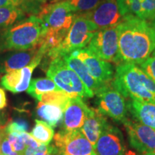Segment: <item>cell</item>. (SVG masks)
I'll return each mask as SVG.
<instances>
[{"label": "cell", "instance_id": "obj_1", "mask_svg": "<svg viewBox=\"0 0 155 155\" xmlns=\"http://www.w3.org/2000/svg\"><path fill=\"white\" fill-rule=\"evenodd\" d=\"M117 63L139 65L155 52V30L151 22L134 15H126L118 25Z\"/></svg>", "mask_w": 155, "mask_h": 155}, {"label": "cell", "instance_id": "obj_2", "mask_svg": "<svg viewBox=\"0 0 155 155\" xmlns=\"http://www.w3.org/2000/svg\"><path fill=\"white\" fill-rule=\"evenodd\" d=\"M48 28L37 15H30L0 30V53L41 46Z\"/></svg>", "mask_w": 155, "mask_h": 155}, {"label": "cell", "instance_id": "obj_3", "mask_svg": "<svg viewBox=\"0 0 155 155\" xmlns=\"http://www.w3.org/2000/svg\"><path fill=\"white\" fill-rule=\"evenodd\" d=\"M112 84L125 98L155 104V82L138 65L119 64Z\"/></svg>", "mask_w": 155, "mask_h": 155}, {"label": "cell", "instance_id": "obj_4", "mask_svg": "<svg viewBox=\"0 0 155 155\" xmlns=\"http://www.w3.org/2000/svg\"><path fill=\"white\" fill-rule=\"evenodd\" d=\"M97 30L98 28L91 21L75 14L74 21L63 41L58 48L48 51L43 59L47 58L50 63L56 58H63L75 50L86 48Z\"/></svg>", "mask_w": 155, "mask_h": 155}, {"label": "cell", "instance_id": "obj_5", "mask_svg": "<svg viewBox=\"0 0 155 155\" xmlns=\"http://www.w3.org/2000/svg\"><path fill=\"white\" fill-rule=\"evenodd\" d=\"M47 77L71 98H92L94 93L87 87L76 73L68 66L63 58H56L48 65Z\"/></svg>", "mask_w": 155, "mask_h": 155}, {"label": "cell", "instance_id": "obj_6", "mask_svg": "<svg viewBox=\"0 0 155 155\" xmlns=\"http://www.w3.org/2000/svg\"><path fill=\"white\" fill-rule=\"evenodd\" d=\"M95 94L97 97L98 109L103 114L121 123L127 119L128 106L125 97L116 90L112 82L101 87Z\"/></svg>", "mask_w": 155, "mask_h": 155}, {"label": "cell", "instance_id": "obj_7", "mask_svg": "<svg viewBox=\"0 0 155 155\" xmlns=\"http://www.w3.org/2000/svg\"><path fill=\"white\" fill-rule=\"evenodd\" d=\"M45 25L51 29L68 32L75 17L65 0H54L42 6L38 15Z\"/></svg>", "mask_w": 155, "mask_h": 155}, {"label": "cell", "instance_id": "obj_8", "mask_svg": "<svg viewBox=\"0 0 155 155\" xmlns=\"http://www.w3.org/2000/svg\"><path fill=\"white\" fill-rule=\"evenodd\" d=\"M86 48L103 61L117 63L119 52L118 26L97 30Z\"/></svg>", "mask_w": 155, "mask_h": 155}, {"label": "cell", "instance_id": "obj_9", "mask_svg": "<svg viewBox=\"0 0 155 155\" xmlns=\"http://www.w3.org/2000/svg\"><path fill=\"white\" fill-rule=\"evenodd\" d=\"M58 155H96L94 147L80 129L60 131L54 135Z\"/></svg>", "mask_w": 155, "mask_h": 155}, {"label": "cell", "instance_id": "obj_10", "mask_svg": "<svg viewBox=\"0 0 155 155\" xmlns=\"http://www.w3.org/2000/svg\"><path fill=\"white\" fill-rule=\"evenodd\" d=\"M79 15L91 21L98 30L118 26L124 18L117 0H104L93 10Z\"/></svg>", "mask_w": 155, "mask_h": 155}, {"label": "cell", "instance_id": "obj_11", "mask_svg": "<svg viewBox=\"0 0 155 155\" xmlns=\"http://www.w3.org/2000/svg\"><path fill=\"white\" fill-rule=\"evenodd\" d=\"M124 125L131 146L141 153L155 152V129L141 122L127 119Z\"/></svg>", "mask_w": 155, "mask_h": 155}, {"label": "cell", "instance_id": "obj_12", "mask_svg": "<svg viewBox=\"0 0 155 155\" xmlns=\"http://www.w3.org/2000/svg\"><path fill=\"white\" fill-rule=\"evenodd\" d=\"M71 54L76 56L85 64L90 74L98 82L101 84H108L113 81L115 74L113 65L100 59L86 47L75 50Z\"/></svg>", "mask_w": 155, "mask_h": 155}, {"label": "cell", "instance_id": "obj_13", "mask_svg": "<svg viewBox=\"0 0 155 155\" xmlns=\"http://www.w3.org/2000/svg\"><path fill=\"white\" fill-rule=\"evenodd\" d=\"M94 150L96 155H123L126 152L124 140L119 128L108 122L97 141Z\"/></svg>", "mask_w": 155, "mask_h": 155}, {"label": "cell", "instance_id": "obj_14", "mask_svg": "<svg viewBox=\"0 0 155 155\" xmlns=\"http://www.w3.org/2000/svg\"><path fill=\"white\" fill-rule=\"evenodd\" d=\"M90 108L81 97L71 98L63 114V129L73 131L81 129L86 120Z\"/></svg>", "mask_w": 155, "mask_h": 155}, {"label": "cell", "instance_id": "obj_15", "mask_svg": "<svg viewBox=\"0 0 155 155\" xmlns=\"http://www.w3.org/2000/svg\"><path fill=\"white\" fill-rule=\"evenodd\" d=\"M40 46L25 50H15L0 53V73H7L29 65L38 53Z\"/></svg>", "mask_w": 155, "mask_h": 155}, {"label": "cell", "instance_id": "obj_16", "mask_svg": "<svg viewBox=\"0 0 155 155\" xmlns=\"http://www.w3.org/2000/svg\"><path fill=\"white\" fill-rule=\"evenodd\" d=\"M108 123L107 119L98 108H90L86 120L80 130L95 147L101 134Z\"/></svg>", "mask_w": 155, "mask_h": 155}, {"label": "cell", "instance_id": "obj_17", "mask_svg": "<svg viewBox=\"0 0 155 155\" xmlns=\"http://www.w3.org/2000/svg\"><path fill=\"white\" fill-rule=\"evenodd\" d=\"M63 58L68 66L72 69L78 75V77L83 81V83L91 91H92L94 93V94L101 87L105 85L101 84V83L95 80L92 77V75L90 74L85 64L80 59H78L76 56L70 53L68 55L63 56Z\"/></svg>", "mask_w": 155, "mask_h": 155}, {"label": "cell", "instance_id": "obj_18", "mask_svg": "<svg viewBox=\"0 0 155 155\" xmlns=\"http://www.w3.org/2000/svg\"><path fill=\"white\" fill-rule=\"evenodd\" d=\"M128 108L137 121L155 129V104L131 99Z\"/></svg>", "mask_w": 155, "mask_h": 155}, {"label": "cell", "instance_id": "obj_19", "mask_svg": "<svg viewBox=\"0 0 155 155\" xmlns=\"http://www.w3.org/2000/svg\"><path fill=\"white\" fill-rule=\"evenodd\" d=\"M36 15L32 9L25 6H6L0 7V30L12 26L28 17Z\"/></svg>", "mask_w": 155, "mask_h": 155}, {"label": "cell", "instance_id": "obj_20", "mask_svg": "<svg viewBox=\"0 0 155 155\" xmlns=\"http://www.w3.org/2000/svg\"><path fill=\"white\" fill-rule=\"evenodd\" d=\"M65 110V107L58 104L39 101L37 106V115L53 128L62 121Z\"/></svg>", "mask_w": 155, "mask_h": 155}, {"label": "cell", "instance_id": "obj_21", "mask_svg": "<svg viewBox=\"0 0 155 155\" xmlns=\"http://www.w3.org/2000/svg\"><path fill=\"white\" fill-rule=\"evenodd\" d=\"M62 91L49 78H38L31 80L27 93L35 99H40L42 94L48 92Z\"/></svg>", "mask_w": 155, "mask_h": 155}, {"label": "cell", "instance_id": "obj_22", "mask_svg": "<svg viewBox=\"0 0 155 155\" xmlns=\"http://www.w3.org/2000/svg\"><path fill=\"white\" fill-rule=\"evenodd\" d=\"M30 134L40 144L49 145L54 137V131L53 127L45 121L36 120L35 126Z\"/></svg>", "mask_w": 155, "mask_h": 155}, {"label": "cell", "instance_id": "obj_23", "mask_svg": "<svg viewBox=\"0 0 155 155\" xmlns=\"http://www.w3.org/2000/svg\"><path fill=\"white\" fill-rule=\"evenodd\" d=\"M0 83L5 89L13 94L22 93V70H15L10 71L1 78Z\"/></svg>", "mask_w": 155, "mask_h": 155}, {"label": "cell", "instance_id": "obj_24", "mask_svg": "<svg viewBox=\"0 0 155 155\" xmlns=\"http://www.w3.org/2000/svg\"><path fill=\"white\" fill-rule=\"evenodd\" d=\"M75 14L88 12L96 8L104 0H65Z\"/></svg>", "mask_w": 155, "mask_h": 155}, {"label": "cell", "instance_id": "obj_25", "mask_svg": "<svg viewBox=\"0 0 155 155\" xmlns=\"http://www.w3.org/2000/svg\"><path fill=\"white\" fill-rule=\"evenodd\" d=\"M42 0H0V7L6 6H25L32 9L36 15L41 9Z\"/></svg>", "mask_w": 155, "mask_h": 155}, {"label": "cell", "instance_id": "obj_26", "mask_svg": "<svg viewBox=\"0 0 155 155\" xmlns=\"http://www.w3.org/2000/svg\"><path fill=\"white\" fill-rule=\"evenodd\" d=\"M139 18L152 22L155 18V0H141Z\"/></svg>", "mask_w": 155, "mask_h": 155}, {"label": "cell", "instance_id": "obj_27", "mask_svg": "<svg viewBox=\"0 0 155 155\" xmlns=\"http://www.w3.org/2000/svg\"><path fill=\"white\" fill-rule=\"evenodd\" d=\"M28 127V124L25 121H17L12 122L5 129L7 134H13L21 135L26 132Z\"/></svg>", "mask_w": 155, "mask_h": 155}, {"label": "cell", "instance_id": "obj_28", "mask_svg": "<svg viewBox=\"0 0 155 155\" xmlns=\"http://www.w3.org/2000/svg\"><path fill=\"white\" fill-rule=\"evenodd\" d=\"M139 68L155 82V52L147 61L140 64Z\"/></svg>", "mask_w": 155, "mask_h": 155}, {"label": "cell", "instance_id": "obj_29", "mask_svg": "<svg viewBox=\"0 0 155 155\" xmlns=\"http://www.w3.org/2000/svg\"><path fill=\"white\" fill-rule=\"evenodd\" d=\"M7 135L13 150L22 155L27 146L23 141L21 136L13 134H9Z\"/></svg>", "mask_w": 155, "mask_h": 155}, {"label": "cell", "instance_id": "obj_30", "mask_svg": "<svg viewBox=\"0 0 155 155\" xmlns=\"http://www.w3.org/2000/svg\"><path fill=\"white\" fill-rule=\"evenodd\" d=\"M48 150H49V145L40 144L36 148L26 147L22 155H45Z\"/></svg>", "mask_w": 155, "mask_h": 155}, {"label": "cell", "instance_id": "obj_31", "mask_svg": "<svg viewBox=\"0 0 155 155\" xmlns=\"http://www.w3.org/2000/svg\"><path fill=\"white\" fill-rule=\"evenodd\" d=\"M0 155H22L19 153L15 152L13 150L8 138L7 135L6 134L5 137L2 139L0 146Z\"/></svg>", "mask_w": 155, "mask_h": 155}, {"label": "cell", "instance_id": "obj_32", "mask_svg": "<svg viewBox=\"0 0 155 155\" xmlns=\"http://www.w3.org/2000/svg\"><path fill=\"white\" fill-rule=\"evenodd\" d=\"M20 136L27 147H34V148H36V147H38L40 145L38 141H37L35 139L31 136L30 134L27 133V131L26 132L22 134Z\"/></svg>", "mask_w": 155, "mask_h": 155}, {"label": "cell", "instance_id": "obj_33", "mask_svg": "<svg viewBox=\"0 0 155 155\" xmlns=\"http://www.w3.org/2000/svg\"><path fill=\"white\" fill-rule=\"evenodd\" d=\"M137 1H141V0H117L118 6H119V8L120 10V12L121 13V15H123L124 17L127 15V9L129 6L131 5V3Z\"/></svg>", "mask_w": 155, "mask_h": 155}, {"label": "cell", "instance_id": "obj_34", "mask_svg": "<svg viewBox=\"0 0 155 155\" xmlns=\"http://www.w3.org/2000/svg\"><path fill=\"white\" fill-rule=\"evenodd\" d=\"M7 106V97L4 89L0 88V110Z\"/></svg>", "mask_w": 155, "mask_h": 155}, {"label": "cell", "instance_id": "obj_35", "mask_svg": "<svg viewBox=\"0 0 155 155\" xmlns=\"http://www.w3.org/2000/svg\"><path fill=\"white\" fill-rule=\"evenodd\" d=\"M45 155H58L55 147L54 145H50L49 150L46 153Z\"/></svg>", "mask_w": 155, "mask_h": 155}, {"label": "cell", "instance_id": "obj_36", "mask_svg": "<svg viewBox=\"0 0 155 155\" xmlns=\"http://www.w3.org/2000/svg\"><path fill=\"white\" fill-rule=\"evenodd\" d=\"M5 129L6 128H4L0 126V146H1V143H2V141L3 138L5 137V135L7 134V133H6V131H5Z\"/></svg>", "mask_w": 155, "mask_h": 155}, {"label": "cell", "instance_id": "obj_37", "mask_svg": "<svg viewBox=\"0 0 155 155\" xmlns=\"http://www.w3.org/2000/svg\"><path fill=\"white\" fill-rule=\"evenodd\" d=\"M123 155H137V154L132 150H127L124 153Z\"/></svg>", "mask_w": 155, "mask_h": 155}, {"label": "cell", "instance_id": "obj_38", "mask_svg": "<svg viewBox=\"0 0 155 155\" xmlns=\"http://www.w3.org/2000/svg\"><path fill=\"white\" fill-rule=\"evenodd\" d=\"M144 155H155V152H148L145 153Z\"/></svg>", "mask_w": 155, "mask_h": 155}, {"label": "cell", "instance_id": "obj_39", "mask_svg": "<svg viewBox=\"0 0 155 155\" xmlns=\"http://www.w3.org/2000/svg\"><path fill=\"white\" fill-rule=\"evenodd\" d=\"M151 23H152L153 28H154V30H155V18L153 19V21H152V22H151Z\"/></svg>", "mask_w": 155, "mask_h": 155}, {"label": "cell", "instance_id": "obj_40", "mask_svg": "<svg viewBox=\"0 0 155 155\" xmlns=\"http://www.w3.org/2000/svg\"><path fill=\"white\" fill-rule=\"evenodd\" d=\"M0 79H1V75H0Z\"/></svg>", "mask_w": 155, "mask_h": 155}]
</instances>
